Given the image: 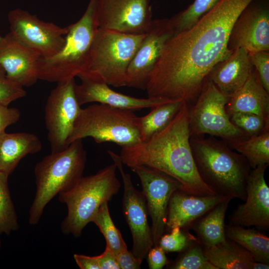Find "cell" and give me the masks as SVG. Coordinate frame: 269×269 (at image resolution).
<instances>
[{
    "label": "cell",
    "instance_id": "1",
    "mask_svg": "<svg viewBox=\"0 0 269 269\" xmlns=\"http://www.w3.org/2000/svg\"><path fill=\"white\" fill-rule=\"evenodd\" d=\"M253 0H220L192 27L174 34L150 75L148 97L196 100L213 68L233 51L227 46L232 28Z\"/></svg>",
    "mask_w": 269,
    "mask_h": 269
},
{
    "label": "cell",
    "instance_id": "2",
    "mask_svg": "<svg viewBox=\"0 0 269 269\" xmlns=\"http://www.w3.org/2000/svg\"><path fill=\"white\" fill-rule=\"evenodd\" d=\"M189 107L184 102L171 122L147 139L122 147L120 158L130 168L144 166L177 180L181 190L196 195L216 194L201 178L190 144Z\"/></svg>",
    "mask_w": 269,
    "mask_h": 269
},
{
    "label": "cell",
    "instance_id": "3",
    "mask_svg": "<svg viewBox=\"0 0 269 269\" xmlns=\"http://www.w3.org/2000/svg\"><path fill=\"white\" fill-rule=\"evenodd\" d=\"M190 144L198 172L209 188L217 195L245 201L251 168L246 158L215 139L192 136Z\"/></svg>",
    "mask_w": 269,
    "mask_h": 269
},
{
    "label": "cell",
    "instance_id": "4",
    "mask_svg": "<svg viewBox=\"0 0 269 269\" xmlns=\"http://www.w3.org/2000/svg\"><path fill=\"white\" fill-rule=\"evenodd\" d=\"M98 0H90L81 18L68 25L65 43L56 55L41 57L37 66L38 80L58 83L87 71L99 28L96 8Z\"/></svg>",
    "mask_w": 269,
    "mask_h": 269
},
{
    "label": "cell",
    "instance_id": "5",
    "mask_svg": "<svg viewBox=\"0 0 269 269\" xmlns=\"http://www.w3.org/2000/svg\"><path fill=\"white\" fill-rule=\"evenodd\" d=\"M87 153L82 139L71 142L62 150L51 152L34 168L36 190L29 211L30 225L38 223L47 204L83 176Z\"/></svg>",
    "mask_w": 269,
    "mask_h": 269
},
{
    "label": "cell",
    "instance_id": "6",
    "mask_svg": "<svg viewBox=\"0 0 269 269\" xmlns=\"http://www.w3.org/2000/svg\"><path fill=\"white\" fill-rule=\"evenodd\" d=\"M114 163L96 174L81 177L67 190L58 194L59 200L66 205L67 215L61 224L62 232L79 237L92 220L101 205L111 200L121 187Z\"/></svg>",
    "mask_w": 269,
    "mask_h": 269
},
{
    "label": "cell",
    "instance_id": "7",
    "mask_svg": "<svg viewBox=\"0 0 269 269\" xmlns=\"http://www.w3.org/2000/svg\"><path fill=\"white\" fill-rule=\"evenodd\" d=\"M134 111L95 103L81 108L67 141L92 137L97 143H116L122 148L140 141Z\"/></svg>",
    "mask_w": 269,
    "mask_h": 269
},
{
    "label": "cell",
    "instance_id": "8",
    "mask_svg": "<svg viewBox=\"0 0 269 269\" xmlns=\"http://www.w3.org/2000/svg\"><path fill=\"white\" fill-rule=\"evenodd\" d=\"M146 34L99 27L87 71L100 77L109 85L126 86L128 68Z\"/></svg>",
    "mask_w": 269,
    "mask_h": 269
},
{
    "label": "cell",
    "instance_id": "9",
    "mask_svg": "<svg viewBox=\"0 0 269 269\" xmlns=\"http://www.w3.org/2000/svg\"><path fill=\"white\" fill-rule=\"evenodd\" d=\"M229 97L222 93L208 78L196 100L189 107L191 136L208 134L230 143L248 136L231 121L226 110Z\"/></svg>",
    "mask_w": 269,
    "mask_h": 269
},
{
    "label": "cell",
    "instance_id": "10",
    "mask_svg": "<svg viewBox=\"0 0 269 269\" xmlns=\"http://www.w3.org/2000/svg\"><path fill=\"white\" fill-rule=\"evenodd\" d=\"M7 19L10 35L42 58L56 55L64 46L68 26L62 27L53 22L44 21L18 8L9 11Z\"/></svg>",
    "mask_w": 269,
    "mask_h": 269
},
{
    "label": "cell",
    "instance_id": "11",
    "mask_svg": "<svg viewBox=\"0 0 269 269\" xmlns=\"http://www.w3.org/2000/svg\"><path fill=\"white\" fill-rule=\"evenodd\" d=\"M75 78L57 83L45 106L44 120L51 152L64 149L72 132L81 106L75 92Z\"/></svg>",
    "mask_w": 269,
    "mask_h": 269
},
{
    "label": "cell",
    "instance_id": "12",
    "mask_svg": "<svg viewBox=\"0 0 269 269\" xmlns=\"http://www.w3.org/2000/svg\"><path fill=\"white\" fill-rule=\"evenodd\" d=\"M122 176L124 185L122 209L133 237L132 252L141 261L153 246L151 227L148 220L146 201L142 192L134 186L131 175L125 172L119 155L112 150L107 151Z\"/></svg>",
    "mask_w": 269,
    "mask_h": 269
},
{
    "label": "cell",
    "instance_id": "13",
    "mask_svg": "<svg viewBox=\"0 0 269 269\" xmlns=\"http://www.w3.org/2000/svg\"><path fill=\"white\" fill-rule=\"evenodd\" d=\"M99 28L122 33H146L152 24L150 0H98Z\"/></svg>",
    "mask_w": 269,
    "mask_h": 269
},
{
    "label": "cell",
    "instance_id": "14",
    "mask_svg": "<svg viewBox=\"0 0 269 269\" xmlns=\"http://www.w3.org/2000/svg\"><path fill=\"white\" fill-rule=\"evenodd\" d=\"M131 169L140 179L148 214L152 220L153 245H157L165 231L169 200L175 191L181 189V185L173 177L150 167L136 166Z\"/></svg>",
    "mask_w": 269,
    "mask_h": 269
},
{
    "label": "cell",
    "instance_id": "15",
    "mask_svg": "<svg viewBox=\"0 0 269 269\" xmlns=\"http://www.w3.org/2000/svg\"><path fill=\"white\" fill-rule=\"evenodd\" d=\"M174 34L169 18L153 19L149 30L129 66L126 86L145 90L158 58L166 43Z\"/></svg>",
    "mask_w": 269,
    "mask_h": 269
},
{
    "label": "cell",
    "instance_id": "16",
    "mask_svg": "<svg viewBox=\"0 0 269 269\" xmlns=\"http://www.w3.org/2000/svg\"><path fill=\"white\" fill-rule=\"evenodd\" d=\"M268 1L253 0L236 20L228 42L232 51L242 48L249 53L269 50Z\"/></svg>",
    "mask_w": 269,
    "mask_h": 269
},
{
    "label": "cell",
    "instance_id": "17",
    "mask_svg": "<svg viewBox=\"0 0 269 269\" xmlns=\"http://www.w3.org/2000/svg\"><path fill=\"white\" fill-rule=\"evenodd\" d=\"M269 165L251 170L246 185V198L230 215V225L255 227L261 231L269 229V188L265 172Z\"/></svg>",
    "mask_w": 269,
    "mask_h": 269
},
{
    "label": "cell",
    "instance_id": "18",
    "mask_svg": "<svg viewBox=\"0 0 269 269\" xmlns=\"http://www.w3.org/2000/svg\"><path fill=\"white\" fill-rule=\"evenodd\" d=\"M81 83L75 86V92L80 106L89 103L103 104L132 111L153 108L171 102L161 98H138L112 90L100 77L88 71L80 74Z\"/></svg>",
    "mask_w": 269,
    "mask_h": 269
},
{
    "label": "cell",
    "instance_id": "19",
    "mask_svg": "<svg viewBox=\"0 0 269 269\" xmlns=\"http://www.w3.org/2000/svg\"><path fill=\"white\" fill-rule=\"evenodd\" d=\"M40 58L9 33L0 36V65L11 81L23 87L34 85L38 80L37 66Z\"/></svg>",
    "mask_w": 269,
    "mask_h": 269
},
{
    "label": "cell",
    "instance_id": "20",
    "mask_svg": "<svg viewBox=\"0 0 269 269\" xmlns=\"http://www.w3.org/2000/svg\"><path fill=\"white\" fill-rule=\"evenodd\" d=\"M229 197L217 194L196 195L177 190L169 200L165 231L175 227L188 229L194 221Z\"/></svg>",
    "mask_w": 269,
    "mask_h": 269
},
{
    "label": "cell",
    "instance_id": "21",
    "mask_svg": "<svg viewBox=\"0 0 269 269\" xmlns=\"http://www.w3.org/2000/svg\"><path fill=\"white\" fill-rule=\"evenodd\" d=\"M253 69L248 52L242 48H237L215 65L208 79L222 93L229 97L242 87Z\"/></svg>",
    "mask_w": 269,
    "mask_h": 269
},
{
    "label": "cell",
    "instance_id": "22",
    "mask_svg": "<svg viewBox=\"0 0 269 269\" xmlns=\"http://www.w3.org/2000/svg\"><path fill=\"white\" fill-rule=\"evenodd\" d=\"M229 97L226 110L229 117L242 112L269 118V92L263 86L254 66L245 84Z\"/></svg>",
    "mask_w": 269,
    "mask_h": 269
},
{
    "label": "cell",
    "instance_id": "23",
    "mask_svg": "<svg viewBox=\"0 0 269 269\" xmlns=\"http://www.w3.org/2000/svg\"><path fill=\"white\" fill-rule=\"evenodd\" d=\"M42 147L33 134L3 133L0 135V172L9 175L23 157L39 152Z\"/></svg>",
    "mask_w": 269,
    "mask_h": 269
},
{
    "label": "cell",
    "instance_id": "24",
    "mask_svg": "<svg viewBox=\"0 0 269 269\" xmlns=\"http://www.w3.org/2000/svg\"><path fill=\"white\" fill-rule=\"evenodd\" d=\"M229 197L220 202L188 227L194 230L202 246H213L226 241L225 218L231 200Z\"/></svg>",
    "mask_w": 269,
    "mask_h": 269
},
{
    "label": "cell",
    "instance_id": "25",
    "mask_svg": "<svg viewBox=\"0 0 269 269\" xmlns=\"http://www.w3.org/2000/svg\"><path fill=\"white\" fill-rule=\"evenodd\" d=\"M205 256L217 269H253L256 262L247 250L227 238L213 246H202Z\"/></svg>",
    "mask_w": 269,
    "mask_h": 269
},
{
    "label": "cell",
    "instance_id": "26",
    "mask_svg": "<svg viewBox=\"0 0 269 269\" xmlns=\"http://www.w3.org/2000/svg\"><path fill=\"white\" fill-rule=\"evenodd\" d=\"M225 232L226 238L247 250L256 262L269 264V238L261 231L229 224Z\"/></svg>",
    "mask_w": 269,
    "mask_h": 269
},
{
    "label": "cell",
    "instance_id": "27",
    "mask_svg": "<svg viewBox=\"0 0 269 269\" xmlns=\"http://www.w3.org/2000/svg\"><path fill=\"white\" fill-rule=\"evenodd\" d=\"M174 100L152 108L146 115L137 117L140 141L147 139L163 130L175 116L183 103Z\"/></svg>",
    "mask_w": 269,
    "mask_h": 269
},
{
    "label": "cell",
    "instance_id": "28",
    "mask_svg": "<svg viewBox=\"0 0 269 269\" xmlns=\"http://www.w3.org/2000/svg\"><path fill=\"white\" fill-rule=\"evenodd\" d=\"M231 143L232 147L243 155L252 169L269 164V128L249 138Z\"/></svg>",
    "mask_w": 269,
    "mask_h": 269
},
{
    "label": "cell",
    "instance_id": "29",
    "mask_svg": "<svg viewBox=\"0 0 269 269\" xmlns=\"http://www.w3.org/2000/svg\"><path fill=\"white\" fill-rule=\"evenodd\" d=\"M220 0H194L186 9L169 18L174 34L192 27Z\"/></svg>",
    "mask_w": 269,
    "mask_h": 269
},
{
    "label": "cell",
    "instance_id": "30",
    "mask_svg": "<svg viewBox=\"0 0 269 269\" xmlns=\"http://www.w3.org/2000/svg\"><path fill=\"white\" fill-rule=\"evenodd\" d=\"M108 201H105L100 206L94 216V222L104 235L107 246L115 255L127 249L120 230L113 223L109 213Z\"/></svg>",
    "mask_w": 269,
    "mask_h": 269
},
{
    "label": "cell",
    "instance_id": "31",
    "mask_svg": "<svg viewBox=\"0 0 269 269\" xmlns=\"http://www.w3.org/2000/svg\"><path fill=\"white\" fill-rule=\"evenodd\" d=\"M9 175L0 172V235L19 229L17 216L8 185Z\"/></svg>",
    "mask_w": 269,
    "mask_h": 269
},
{
    "label": "cell",
    "instance_id": "32",
    "mask_svg": "<svg viewBox=\"0 0 269 269\" xmlns=\"http://www.w3.org/2000/svg\"><path fill=\"white\" fill-rule=\"evenodd\" d=\"M170 266L173 269H217L205 255L198 239L191 243Z\"/></svg>",
    "mask_w": 269,
    "mask_h": 269
},
{
    "label": "cell",
    "instance_id": "33",
    "mask_svg": "<svg viewBox=\"0 0 269 269\" xmlns=\"http://www.w3.org/2000/svg\"><path fill=\"white\" fill-rule=\"evenodd\" d=\"M229 117L233 124L248 136L258 134L269 128V118L254 114L237 112Z\"/></svg>",
    "mask_w": 269,
    "mask_h": 269
},
{
    "label": "cell",
    "instance_id": "34",
    "mask_svg": "<svg viewBox=\"0 0 269 269\" xmlns=\"http://www.w3.org/2000/svg\"><path fill=\"white\" fill-rule=\"evenodd\" d=\"M170 231L161 236L157 245L165 252H182L197 239L187 229L175 227Z\"/></svg>",
    "mask_w": 269,
    "mask_h": 269
},
{
    "label": "cell",
    "instance_id": "35",
    "mask_svg": "<svg viewBox=\"0 0 269 269\" xmlns=\"http://www.w3.org/2000/svg\"><path fill=\"white\" fill-rule=\"evenodd\" d=\"M26 95L23 87L8 79L4 70L0 65V103L8 106Z\"/></svg>",
    "mask_w": 269,
    "mask_h": 269
},
{
    "label": "cell",
    "instance_id": "36",
    "mask_svg": "<svg viewBox=\"0 0 269 269\" xmlns=\"http://www.w3.org/2000/svg\"><path fill=\"white\" fill-rule=\"evenodd\" d=\"M251 62L257 72L260 80L269 92V53L261 51L249 53Z\"/></svg>",
    "mask_w": 269,
    "mask_h": 269
},
{
    "label": "cell",
    "instance_id": "37",
    "mask_svg": "<svg viewBox=\"0 0 269 269\" xmlns=\"http://www.w3.org/2000/svg\"><path fill=\"white\" fill-rule=\"evenodd\" d=\"M20 117V113L18 109L0 103V135L5 132L7 127L16 123Z\"/></svg>",
    "mask_w": 269,
    "mask_h": 269
},
{
    "label": "cell",
    "instance_id": "38",
    "mask_svg": "<svg viewBox=\"0 0 269 269\" xmlns=\"http://www.w3.org/2000/svg\"><path fill=\"white\" fill-rule=\"evenodd\" d=\"M147 262L150 269H161L167 264L165 252L158 245L148 251L147 254Z\"/></svg>",
    "mask_w": 269,
    "mask_h": 269
},
{
    "label": "cell",
    "instance_id": "39",
    "mask_svg": "<svg viewBox=\"0 0 269 269\" xmlns=\"http://www.w3.org/2000/svg\"><path fill=\"white\" fill-rule=\"evenodd\" d=\"M120 269H138L142 261L135 257L128 249L116 255Z\"/></svg>",
    "mask_w": 269,
    "mask_h": 269
},
{
    "label": "cell",
    "instance_id": "40",
    "mask_svg": "<svg viewBox=\"0 0 269 269\" xmlns=\"http://www.w3.org/2000/svg\"><path fill=\"white\" fill-rule=\"evenodd\" d=\"M96 258L100 269H120L116 255L107 246L104 252Z\"/></svg>",
    "mask_w": 269,
    "mask_h": 269
},
{
    "label": "cell",
    "instance_id": "41",
    "mask_svg": "<svg viewBox=\"0 0 269 269\" xmlns=\"http://www.w3.org/2000/svg\"><path fill=\"white\" fill-rule=\"evenodd\" d=\"M73 257L81 269H100L96 256L90 257L75 254Z\"/></svg>",
    "mask_w": 269,
    "mask_h": 269
},
{
    "label": "cell",
    "instance_id": "42",
    "mask_svg": "<svg viewBox=\"0 0 269 269\" xmlns=\"http://www.w3.org/2000/svg\"><path fill=\"white\" fill-rule=\"evenodd\" d=\"M0 247H1V241H0Z\"/></svg>",
    "mask_w": 269,
    "mask_h": 269
}]
</instances>
